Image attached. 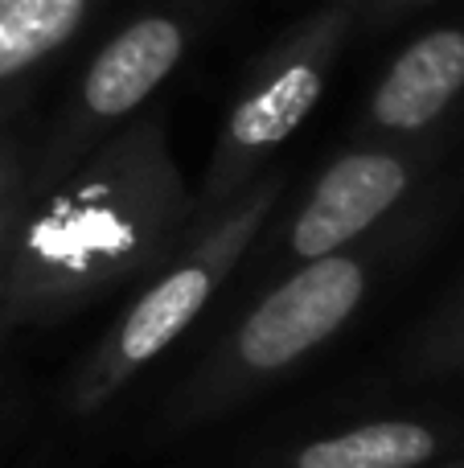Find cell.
<instances>
[{
    "instance_id": "8992f818",
    "label": "cell",
    "mask_w": 464,
    "mask_h": 468,
    "mask_svg": "<svg viewBox=\"0 0 464 468\" xmlns=\"http://www.w3.org/2000/svg\"><path fill=\"white\" fill-rule=\"evenodd\" d=\"M411 181L416 165L403 148H353L337 156L292 222L288 242L296 259H321L350 247L407 197Z\"/></svg>"
},
{
    "instance_id": "3957f363",
    "label": "cell",
    "mask_w": 464,
    "mask_h": 468,
    "mask_svg": "<svg viewBox=\"0 0 464 468\" xmlns=\"http://www.w3.org/2000/svg\"><path fill=\"white\" fill-rule=\"evenodd\" d=\"M214 5L218 0H148L107 33L66 90L62 112L29 165V189H49L90 148L128 128L189 58Z\"/></svg>"
},
{
    "instance_id": "8fae6325",
    "label": "cell",
    "mask_w": 464,
    "mask_h": 468,
    "mask_svg": "<svg viewBox=\"0 0 464 468\" xmlns=\"http://www.w3.org/2000/svg\"><path fill=\"white\" fill-rule=\"evenodd\" d=\"M432 5V0H366V13H362V25L366 29H383V25L399 21V16L416 13V8Z\"/></svg>"
},
{
    "instance_id": "7a4b0ae2",
    "label": "cell",
    "mask_w": 464,
    "mask_h": 468,
    "mask_svg": "<svg viewBox=\"0 0 464 468\" xmlns=\"http://www.w3.org/2000/svg\"><path fill=\"white\" fill-rule=\"evenodd\" d=\"M362 13L366 0H325L259 54L222 120L202 186L206 210H227L259 181L268 156L312 115L350 37L362 29Z\"/></svg>"
},
{
    "instance_id": "5b68a950",
    "label": "cell",
    "mask_w": 464,
    "mask_h": 468,
    "mask_svg": "<svg viewBox=\"0 0 464 468\" xmlns=\"http://www.w3.org/2000/svg\"><path fill=\"white\" fill-rule=\"evenodd\" d=\"M366 296V267L353 255L304 259L296 275H288L268 300H259L238 329V362L247 370L276 374L333 337L353 308Z\"/></svg>"
},
{
    "instance_id": "52a82bcc",
    "label": "cell",
    "mask_w": 464,
    "mask_h": 468,
    "mask_svg": "<svg viewBox=\"0 0 464 468\" xmlns=\"http://www.w3.org/2000/svg\"><path fill=\"white\" fill-rule=\"evenodd\" d=\"M464 99V25H436L411 37L366 95V132L411 140L432 132Z\"/></svg>"
},
{
    "instance_id": "277c9868",
    "label": "cell",
    "mask_w": 464,
    "mask_h": 468,
    "mask_svg": "<svg viewBox=\"0 0 464 468\" xmlns=\"http://www.w3.org/2000/svg\"><path fill=\"white\" fill-rule=\"evenodd\" d=\"M279 189H284L279 177L251 181V186L222 210V218L206 230V239L197 242L169 275H161V280L136 300V308L123 316V324L111 337V349L103 354L95 378H90L95 395L115 390L136 366L153 362L161 349H169L173 341L194 324V316L202 313L206 300L218 288V280L238 263L247 242L268 222V210L276 206Z\"/></svg>"
},
{
    "instance_id": "6da1fadb",
    "label": "cell",
    "mask_w": 464,
    "mask_h": 468,
    "mask_svg": "<svg viewBox=\"0 0 464 468\" xmlns=\"http://www.w3.org/2000/svg\"><path fill=\"white\" fill-rule=\"evenodd\" d=\"M41 194L49 197L21 239V280L33 292L115 280L169 247L189 214L161 107H144Z\"/></svg>"
},
{
    "instance_id": "30bf717a",
    "label": "cell",
    "mask_w": 464,
    "mask_h": 468,
    "mask_svg": "<svg viewBox=\"0 0 464 468\" xmlns=\"http://www.w3.org/2000/svg\"><path fill=\"white\" fill-rule=\"evenodd\" d=\"M25 197H29V165L21 161L13 140L0 132V234L16 218Z\"/></svg>"
},
{
    "instance_id": "ba28073f",
    "label": "cell",
    "mask_w": 464,
    "mask_h": 468,
    "mask_svg": "<svg viewBox=\"0 0 464 468\" xmlns=\"http://www.w3.org/2000/svg\"><path fill=\"white\" fill-rule=\"evenodd\" d=\"M103 8L107 0H0V120Z\"/></svg>"
},
{
    "instance_id": "9c48e42d",
    "label": "cell",
    "mask_w": 464,
    "mask_h": 468,
    "mask_svg": "<svg viewBox=\"0 0 464 468\" xmlns=\"http://www.w3.org/2000/svg\"><path fill=\"white\" fill-rule=\"evenodd\" d=\"M432 428L407 420H386L342 431V436L312 440L309 448H301L296 468H419L424 461H432Z\"/></svg>"
}]
</instances>
